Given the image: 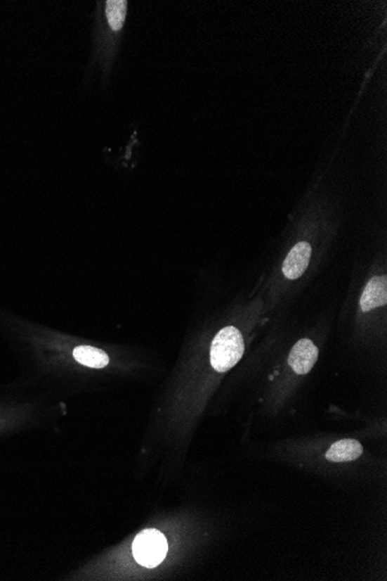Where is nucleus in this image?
<instances>
[{"label": "nucleus", "mask_w": 387, "mask_h": 581, "mask_svg": "<svg viewBox=\"0 0 387 581\" xmlns=\"http://www.w3.org/2000/svg\"><path fill=\"white\" fill-rule=\"evenodd\" d=\"M245 344L235 327H224L216 334L210 348V362L216 371L226 373L242 360Z\"/></svg>", "instance_id": "nucleus-1"}, {"label": "nucleus", "mask_w": 387, "mask_h": 581, "mask_svg": "<svg viewBox=\"0 0 387 581\" xmlns=\"http://www.w3.org/2000/svg\"><path fill=\"white\" fill-rule=\"evenodd\" d=\"M167 550V540L157 529L143 530L133 540V557L144 568H153L158 566L165 559Z\"/></svg>", "instance_id": "nucleus-2"}, {"label": "nucleus", "mask_w": 387, "mask_h": 581, "mask_svg": "<svg viewBox=\"0 0 387 581\" xmlns=\"http://www.w3.org/2000/svg\"><path fill=\"white\" fill-rule=\"evenodd\" d=\"M318 347L310 339H301L289 355V364L298 375L310 373L318 360Z\"/></svg>", "instance_id": "nucleus-3"}, {"label": "nucleus", "mask_w": 387, "mask_h": 581, "mask_svg": "<svg viewBox=\"0 0 387 581\" xmlns=\"http://www.w3.org/2000/svg\"><path fill=\"white\" fill-rule=\"evenodd\" d=\"M311 255V245L308 243L301 241V243L296 244L291 248V251L289 252V255H287L283 266H282V272H283L285 278L289 279V280H297V279L301 278V275L304 274L305 271L308 269Z\"/></svg>", "instance_id": "nucleus-4"}, {"label": "nucleus", "mask_w": 387, "mask_h": 581, "mask_svg": "<svg viewBox=\"0 0 387 581\" xmlns=\"http://www.w3.org/2000/svg\"><path fill=\"white\" fill-rule=\"evenodd\" d=\"M387 303L386 275L374 276L365 286L361 296V309L367 312L376 307H384Z\"/></svg>", "instance_id": "nucleus-5"}, {"label": "nucleus", "mask_w": 387, "mask_h": 581, "mask_svg": "<svg viewBox=\"0 0 387 581\" xmlns=\"http://www.w3.org/2000/svg\"><path fill=\"white\" fill-rule=\"evenodd\" d=\"M363 452L361 443L353 439L341 440L329 448L326 459L331 462H350L358 459Z\"/></svg>", "instance_id": "nucleus-6"}, {"label": "nucleus", "mask_w": 387, "mask_h": 581, "mask_svg": "<svg viewBox=\"0 0 387 581\" xmlns=\"http://www.w3.org/2000/svg\"><path fill=\"white\" fill-rule=\"evenodd\" d=\"M73 357L80 364L96 369L105 368L110 362V357L103 350L92 346L76 347L73 350Z\"/></svg>", "instance_id": "nucleus-7"}, {"label": "nucleus", "mask_w": 387, "mask_h": 581, "mask_svg": "<svg viewBox=\"0 0 387 581\" xmlns=\"http://www.w3.org/2000/svg\"><path fill=\"white\" fill-rule=\"evenodd\" d=\"M126 7L128 3L126 0H108L105 6V13H106L107 21L110 23V27L114 32H119L122 30L126 17Z\"/></svg>", "instance_id": "nucleus-8"}]
</instances>
